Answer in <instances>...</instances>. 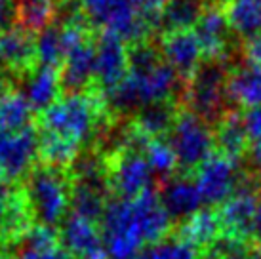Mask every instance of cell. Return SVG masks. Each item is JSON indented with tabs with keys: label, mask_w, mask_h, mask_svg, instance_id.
I'll return each instance as SVG.
<instances>
[{
	"label": "cell",
	"mask_w": 261,
	"mask_h": 259,
	"mask_svg": "<svg viewBox=\"0 0 261 259\" xmlns=\"http://www.w3.org/2000/svg\"><path fill=\"white\" fill-rule=\"evenodd\" d=\"M172 217L152 191L138 198L109 200L101 217V235L109 259H138L151 244L166 238Z\"/></svg>",
	"instance_id": "cell-1"
},
{
	"label": "cell",
	"mask_w": 261,
	"mask_h": 259,
	"mask_svg": "<svg viewBox=\"0 0 261 259\" xmlns=\"http://www.w3.org/2000/svg\"><path fill=\"white\" fill-rule=\"evenodd\" d=\"M113 118L105 95L92 88L82 94L61 95L51 107L38 113L35 126L82 147L92 139H101L111 130Z\"/></svg>",
	"instance_id": "cell-2"
},
{
	"label": "cell",
	"mask_w": 261,
	"mask_h": 259,
	"mask_svg": "<svg viewBox=\"0 0 261 259\" xmlns=\"http://www.w3.org/2000/svg\"><path fill=\"white\" fill-rule=\"evenodd\" d=\"M23 193L38 225L54 229L65 221L73 194V183L65 170L37 164L25 175Z\"/></svg>",
	"instance_id": "cell-3"
},
{
	"label": "cell",
	"mask_w": 261,
	"mask_h": 259,
	"mask_svg": "<svg viewBox=\"0 0 261 259\" xmlns=\"http://www.w3.org/2000/svg\"><path fill=\"white\" fill-rule=\"evenodd\" d=\"M82 14L97 35H113L122 42L147 40L151 27L134 0H80Z\"/></svg>",
	"instance_id": "cell-4"
},
{
	"label": "cell",
	"mask_w": 261,
	"mask_h": 259,
	"mask_svg": "<svg viewBox=\"0 0 261 259\" xmlns=\"http://www.w3.org/2000/svg\"><path fill=\"white\" fill-rule=\"evenodd\" d=\"M168 143L177 159V166L185 170H196L214 154L216 132L204 118L183 111L177 113V118L168 134Z\"/></svg>",
	"instance_id": "cell-5"
},
{
	"label": "cell",
	"mask_w": 261,
	"mask_h": 259,
	"mask_svg": "<svg viewBox=\"0 0 261 259\" xmlns=\"http://www.w3.org/2000/svg\"><path fill=\"white\" fill-rule=\"evenodd\" d=\"M227 82L229 72L219 61L202 63L200 69L189 79L185 90V105L193 115L212 122L221 116L225 109L227 94Z\"/></svg>",
	"instance_id": "cell-6"
},
{
	"label": "cell",
	"mask_w": 261,
	"mask_h": 259,
	"mask_svg": "<svg viewBox=\"0 0 261 259\" xmlns=\"http://www.w3.org/2000/svg\"><path fill=\"white\" fill-rule=\"evenodd\" d=\"M223 232L237 242H261V194L252 185H240L218 212Z\"/></svg>",
	"instance_id": "cell-7"
},
{
	"label": "cell",
	"mask_w": 261,
	"mask_h": 259,
	"mask_svg": "<svg viewBox=\"0 0 261 259\" xmlns=\"http://www.w3.org/2000/svg\"><path fill=\"white\" fill-rule=\"evenodd\" d=\"M103 160L107 168V183L118 198L132 200L151 191L154 173L143 152L122 147L109 152V157Z\"/></svg>",
	"instance_id": "cell-8"
},
{
	"label": "cell",
	"mask_w": 261,
	"mask_h": 259,
	"mask_svg": "<svg viewBox=\"0 0 261 259\" xmlns=\"http://www.w3.org/2000/svg\"><path fill=\"white\" fill-rule=\"evenodd\" d=\"M239 160L229 159L221 152H214L195 172V181L202 194L204 204L221 206L242 185Z\"/></svg>",
	"instance_id": "cell-9"
},
{
	"label": "cell",
	"mask_w": 261,
	"mask_h": 259,
	"mask_svg": "<svg viewBox=\"0 0 261 259\" xmlns=\"http://www.w3.org/2000/svg\"><path fill=\"white\" fill-rule=\"evenodd\" d=\"M0 65L10 80L29 79L40 67L37 35L21 25L0 33Z\"/></svg>",
	"instance_id": "cell-10"
},
{
	"label": "cell",
	"mask_w": 261,
	"mask_h": 259,
	"mask_svg": "<svg viewBox=\"0 0 261 259\" xmlns=\"http://www.w3.org/2000/svg\"><path fill=\"white\" fill-rule=\"evenodd\" d=\"M38 159V134L33 124L21 132H0V179L25 177Z\"/></svg>",
	"instance_id": "cell-11"
},
{
	"label": "cell",
	"mask_w": 261,
	"mask_h": 259,
	"mask_svg": "<svg viewBox=\"0 0 261 259\" xmlns=\"http://www.w3.org/2000/svg\"><path fill=\"white\" fill-rule=\"evenodd\" d=\"M128 46L113 35H97L94 88L103 95L113 92L128 76Z\"/></svg>",
	"instance_id": "cell-12"
},
{
	"label": "cell",
	"mask_w": 261,
	"mask_h": 259,
	"mask_svg": "<svg viewBox=\"0 0 261 259\" xmlns=\"http://www.w3.org/2000/svg\"><path fill=\"white\" fill-rule=\"evenodd\" d=\"M59 242L73 259H109L105 240L97 225L90 219L69 216L59 227Z\"/></svg>",
	"instance_id": "cell-13"
},
{
	"label": "cell",
	"mask_w": 261,
	"mask_h": 259,
	"mask_svg": "<svg viewBox=\"0 0 261 259\" xmlns=\"http://www.w3.org/2000/svg\"><path fill=\"white\" fill-rule=\"evenodd\" d=\"M95 51H97V35L86 38L67 54L65 63L59 71L63 95L82 94L94 88Z\"/></svg>",
	"instance_id": "cell-14"
},
{
	"label": "cell",
	"mask_w": 261,
	"mask_h": 259,
	"mask_svg": "<svg viewBox=\"0 0 261 259\" xmlns=\"http://www.w3.org/2000/svg\"><path fill=\"white\" fill-rule=\"evenodd\" d=\"M159 50L179 79L189 80L202 65L204 51L193 29L164 33Z\"/></svg>",
	"instance_id": "cell-15"
},
{
	"label": "cell",
	"mask_w": 261,
	"mask_h": 259,
	"mask_svg": "<svg viewBox=\"0 0 261 259\" xmlns=\"http://www.w3.org/2000/svg\"><path fill=\"white\" fill-rule=\"evenodd\" d=\"M193 31L202 46L204 56L210 61H219L231 48V27L225 12L219 8L208 6L202 10Z\"/></svg>",
	"instance_id": "cell-16"
},
{
	"label": "cell",
	"mask_w": 261,
	"mask_h": 259,
	"mask_svg": "<svg viewBox=\"0 0 261 259\" xmlns=\"http://www.w3.org/2000/svg\"><path fill=\"white\" fill-rule=\"evenodd\" d=\"M160 200L172 219H189L204 208V198L195 177H172L162 189Z\"/></svg>",
	"instance_id": "cell-17"
},
{
	"label": "cell",
	"mask_w": 261,
	"mask_h": 259,
	"mask_svg": "<svg viewBox=\"0 0 261 259\" xmlns=\"http://www.w3.org/2000/svg\"><path fill=\"white\" fill-rule=\"evenodd\" d=\"M33 109L10 79H0V132H21L33 126Z\"/></svg>",
	"instance_id": "cell-18"
},
{
	"label": "cell",
	"mask_w": 261,
	"mask_h": 259,
	"mask_svg": "<svg viewBox=\"0 0 261 259\" xmlns=\"http://www.w3.org/2000/svg\"><path fill=\"white\" fill-rule=\"evenodd\" d=\"M227 94L234 103L246 109L261 105V69L254 63H242L229 72Z\"/></svg>",
	"instance_id": "cell-19"
},
{
	"label": "cell",
	"mask_w": 261,
	"mask_h": 259,
	"mask_svg": "<svg viewBox=\"0 0 261 259\" xmlns=\"http://www.w3.org/2000/svg\"><path fill=\"white\" fill-rule=\"evenodd\" d=\"M61 95H63V92H61V79H59L58 69L38 67L27 79L25 97L29 101L31 109L37 111V115L51 107Z\"/></svg>",
	"instance_id": "cell-20"
},
{
	"label": "cell",
	"mask_w": 261,
	"mask_h": 259,
	"mask_svg": "<svg viewBox=\"0 0 261 259\" xmlns=\"http://www.w3.org/2000/svg\"><path fill=\"white\" fill-rule=\"evenodd\" d=\"M225 17L240 38L261 35V0H225Z\"/></svg>",
	"instance_id": "cell-21"
},
{
	"label": "cell",
	"mask_w": 261,
	"mask_h": 259,
	"mask_svg": "<svg viewBox=\"0 0 261 259\" xmlns=\"http://www.w3.org/2000/svg\"><path fill=\"white\" fill-rule=\"evenodd\" d=\"M175 118H177V111L170 101L152 103V105H145L139 109L132 126L139 134H143L147 139H160L162 136L170 134Z\"/></svg>",
	"instance_id": "cell-22"
},
{
	"label": "cell",
	"mask_w": 261,
	"mask_h": 259,
	"mask_svg": "<svg viewBox=\"0 0 261 259\" xmlns=\"http://www.w3.org/2000/svg\"><path fill=\"white\" fill-rule=\"evenodd\" d=\"M248 141L250 139H248V132L242 116L231 113L219 120L218 130H216V147L221 154L239 160L246 151Z\"/></svg>",
	"instance_id": "cell-23"
},
{
	"label": "cell",
	"mask_w": 261,
	"mask_h": 259,
	"mask_svg": "<svg viewBox=\"0 0 261 259\" xmlns=\"http://www.w3.org/2000/svg\"><path fill=\"white\" fill-rule=\"evenodd\" d=\"M221 232H223V227H221L218 212L208 208L196 212L195 216L185 219L181 225V237L187 238L189 242H193L196 248L216 244Z\"/></svg>",
	"instance_id": "cell-24"
},
{
	"label": "cell",
	"mask_w": 261,
	"mask_h": 259,
	"mask_svg": "<svg viewBox=\"0 0 261 259\" xmlns=\"http://www.w3.org/2000/svg\"><path fill=\"white\" fill-rule=\"evenodd\" d=\"M107 204H109L107 202V189L82 185V183H73L71 210H73L74 216L90 219L94 223L95 221H101Z\"/></svg>",
	"instance_id": "cell-25"
},
{
	"label": "cell",
	"mask_w": 261,
	"mask_h": 259,
	"mask_svg": "<svg viewBox=\"0 0 261 259\" xmlns=\"http://www.w3.org/2000/svg\"><path fill=\"white\" fill-rule=\"evenodd\" d=\"M202 14L198 0H168L160 15V27L166 33L193 29Z\"/></svg>",
	"instance_id": "cell-26"
},
{
	"label": "cell",
	"mask_w": 261,
	"mask_h": 259,
	"mask_svg": "<svg viewBox=\"0 0 261 259\" xmlns=\"http://www.w3.org/2000/svg\"><path fill=\"white\" fill-rule=\"evenodd\" d=\"M37 48L40 67H50V69L61 71L67 58L61 25L54 23V25L46 27L44 31H40L37 35Z\"/></svg>",
	"instance_id": "cell-27"
},
{
	"label": "cell",
	"mask_w": 261,
	"mask_h": 259,
	"mask_svg": "<svg viewBox=\"0 0 261 259\" xmlns=\"http://www.w3.org/2000/svg\"><path fill=\"white\" fill-rule=\"evenodd\" d=\"M138 259H200V252L185 237H166L145 248Z\"/></svg>",
	"instance_id": "cell-28"
},
{
	"label": "cell",
	"mask_w": 261,
	"mask_h": 259,
	"mask_svg": "<svg viewBox=\"0 0 261 259\" xmlns=\"http://www.w3.org/2000/svg\"><path fill=\"white\" fill-rule=\"evenodd\" d=\"M143 157H145L147 164L151 166L154 175L170 177L177 168V159H175L170 143L164 139H149L143 149Z\"/></svg>",
	"instance_id": "cell-29"
},
{
	"label": "cell",
	"mask_w": 261,
	"mask_h": 259,
	"mask_svg": "<svg viewBox=\"0 0 261 259\" xmlns=\"http://www.w3.org/2000/svg\"><path fill=\"white\" fill-rule=\"evenodd\" d=\"M218 259H254V253H248L242 242H237L232 238H225L219 244Z\"/></svg>",
	"instance_id": "cell-30"
},
{
	"label": "cell",
	"mask_w": 261,
	"mask_h": 259,
	"mask_svg": "<svg viewBox=\"0 0 261 259\" xmlns=\"http://www.w3.org/2000/svg\"><path fill=\"white\" fill-rule=\"evenodd\" d=\"M244 126L248 132V139L252 143H259L261 141V105L254 109H248L246 113L242 115Z\"/></svg>",
	"instance_id": "cell-31"
},
{
	"label": "cell",
	"mask_w": 261,
	"mask_h": 259,
	"mask_svg": "<svg viewBox=\"0 0 261 259\" xmlns=\"http://www.w3.org/2000/svg\"><path fill=\"white\" fill-rule=\"evenodd\" d=\"M246 58L250 63L257 65L261 69V35L254 36L252 40H248L246 44Z\"/></svg>",
	"instance_id": "cell-32"
},
{
	"label": "cell",
	"mask_w": 261,
	"mask_h": 259,
	"mask_svg": "<svg viewBox=\"0 0 261 259\" xmlns=\"http://www.w3.org/2000/svg\"><path fill=\"white\" fill-rule=\"evenodd\" d=\"M250 164L254 170L255 177L261 181V141L259 143H252V151H250Z\"/></svg>",
	"instance_id": "cell-33"
},
{
	"label": "cell",
	"mask_w": 261,
	"mask_h": 259,
	"mask_svg": "<svg viewBox=\"0 0 261 259\" xmlns=\"http://www.w3.org/2000/svg\"><path fill=\"white\" fill-rule=\"evenodd\" d=\"M12 259H40V255H38L37 250H31V248H25L19 255H15V257Z\"/></svg>",
	"instance_id": "cell-34"
},
{
	"label": "cell",
	"mask_w": 261,
	"mask_h": 259,
	"mask_svg": "<svg viewBox=\"0 0 261 259\" xmlns=\"http://www.w3.org/2000/svg\"><path fill=\"white\" fill-rule=\"evenodd\" d=\"M254 259H261V248L254 252Z\"/></svg>",
	"instance_id": "cell-35"
}]
</instances>
